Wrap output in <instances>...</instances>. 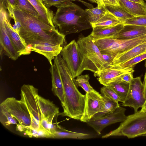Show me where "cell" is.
Returning <instances> with one entry per match:
<instances>
[{
	"label": "cell",
	"instance_id": "19",
	"mask_svg": "<svg viewBox=\"0 0 146 146\" xmlns=\"http://www.w3.org/2000/svg\"><path fill=\"white\" fill-rule=\"evenodd\" d=\"M146 34V27L133 25H125L119 33L109 38L118 39H129Z\"/></svg>",
	"mask_w": 146,
	"mask_h": 146
},
{
	"label": "cell",
	"instance_id": "45",
	"mask_svg": "<svg viewBox=\"0 0 146 146\" xmlns=\"http://www.w3.org/2000/svg\"><path fill=\"white\" fill-rule=\"evenodd\" d=\"M141 110L142 111L146 112V99Z\"/></svg>",
	"mask_w": 146,
	"mask_h": 146
},
{
	"label": "cell",
	"instance_id": "12",
	"mask_svg": "<svg viewBox=\"0 0 146 146\" xmlns=\"http://www.w3.org/2000/svg\"><path fill=\"white\" fill-rule=\"evenodd\" d=\"M84 111L80 120L86 122L96 114L102 111L104 103L102 96L95 90L86 93Z\"/></svg>",
	"mask_w": 146,
	"mask_h": 146
},
{
	"label": "cell",
	"instance_id": "25",
	"mask_svg": "<svg viewBox=\"0 0 146 146\" xmlns=\"http://www.w3.org/2000/svg\"><path fill=\"white\" fill-rule=\"evenodd\" d=\"M53 135L54 138L55 139H85L92 138V136L90 134L68 131L59 125Z\"/></svg>",
	"mask_w": 146,
	"mask_h": 146
},
{
	"label": "cell",
	"instance_id": "42",
	"mask_svg": "<svg viewBox=\"0 0 146 146\" xmlns=\"http://www.w3.org/2000/svg\"><path fill=\"white\" fill-rule=\"evenodd\" d=\"M103 57L106 62L108 66L111 62L116 54H102Z\"/></svg>",
	"mask_w": 146,
	"mask_h": 146
},
{
	"label": "cell",
	"instance_id": "8",
	"mask_svg": "<svg viewBox=\"0 0 146 146\" xmlns=\"http://www.w3.org/2000/svg\"><path fill=\"white\" fill-rule=\"evenodd\" d=\"M2 107L9 112L21 125H30L31 116L25 104L21 100L14 97L7 98L0 104Z\"/></svg>",
	"mask_w": 146,
	"mask_h": 146
},
{
	"label": "cell",
	"instance_id": "35",
	"mask_svg": "<svg viewBox=\"0 0 146 146\" xmlns=\"http://www.w3.org/2000/svg\"><path fill=\"white\" fill-rule=\"evenodd\" d=\"M42 2L47 9H50L52 6L57 8L65 5H70L73 3L69 0H41Z\"/></svg>",
	"mask_w": 146,
	"mask_h": 146
},
{
	"label": "cell",
	"instance_id": "27",
	"mask_svg": "<svg viewBox=\"0 0 146 146\" xmlns=\"http://www.w3.org/2000/svg\"><path fill=\"white\" fill-rule=\"evenodd\" d=\"M122 23L113 15L107 10L104 15L95 23L91 24L92 28L112 27Z\"/></svg>",
	"mask_w": 146,
	"mask_h": 146
},
{
	"label": "cell",
	"instance_id": "41",
	"mask_svg": "<svg viewBox=\"0 0 146 146\" xmlns=\"http://www.w3.org/2000/svg\"><path fill=\"white\" fill-rule=\"evenodd\" d=\"M133 72H130L122 76L120 78L122 81L129 84L133 78Z\"/></svg>",
	"mask_w": 146,
	"mask_h": 146
},
{
	"label": "cell",
	"instance_id": "22",
	"mask_svg": "<svg viewBox=\"0 0 146 146\" xmlns=\"http://www.w3.org/2000/svg\"><path fill=\"white\" fill-rule=\"evenodd\" d=\"M124 26L123 23H121L112 27H93L90 35L93 38L111 37L119 33L123 28Z\"/></svg>",
	"mask_w": 146,
	"mask_h": 146
},
{
	"label": "cell",
	"instance_id": "18",
	"mask_svg": "<svg viewBox=\"0 0 146 146\" xmlns=\"http://www.w3.org/2000/svg\"><path fill=\"white\" fill-rule=\"evenodd\" d=\"M49 70L51 76L52 91L59 99L63 108L65 106L63 86L58 71L54 64L51 65Z\"/></svg>",
	"mask_w": 146,
	"mask_h": 146
},
{
	"label": "cell",
	"instance_id": "13",
	"mask_svg": "<svg viewBox=\"0 0 146 146\" xmlns=\"http://www.w3.org/2000/svg\"><path fill=\"white\" fill-rule=\"evenodd\" d=\"M9 16L6 10L0 6V20L3 22L7 33L19 56L30 54L27 50L28 46L25 42L11 25Z\"/></svg>",
	"mask_w": 146,
	"mask_h": 146
},
{
	"label": "cell",
	"instance_id": "43",
	"mask_svg": "<svg viewBox=\"0 0 146 146\" xmlns=\"http://www.w3.org/2000/svg\"><path fill=\"white\" fill-rule=\"evenodd\" d=\"M145 72L144 76L143 82V93L145 98L146 99V60L145 62Z\"/></svg>",
	"mask_w": 146,
	"mask_h": 146
},
{
	"label": "cell",
	"instance_id": "29",
	"mask_svg": "<svg viewBox=\"0 0 146 146\" xmlns=\"http://www.w3.org/2000/svg\"><path fill=\"white\" fill-rule=\"evenodd\" d=\"M102 98L104 103L102 111L96 114L93 118L100 117L110 114L120 106L118 102L113 100L104 96H102Z\"/></svg>",
	"mask_w": 146,
	"mask_h": 146
},
{
	"label": "cell",
	"instance_id": "5",
	"mask_svg": "<svg viewBox=\"0 0 146 146\" xmlns=\"http://www.w3.org/2000/svg\"><path fill=\"white\" fill-rule=\"evenodd\" d=\"M124 136L128 138L146 136V112L141 110L127 116L116 129L102 136V138Z\"/></svg>",
	"mask_w": 146,
	"mask_h": 146
},
{
	"label": "cell",
	"instance_id": "23",
	"mask_svg": "<svg viewBox=\"0 0 146 146\" xmlns=\"http://www.w3.org/2000/svg\"><path fill=\"white\" fill-rule=\"evenodd\" d=\"M119 3L134 17L146 16V3L144 4L128 0H119Z\"/></svg>",
	"mask_w": 146,
	"mask_h": 146
},
{
	"label": "cell",
	"instance_id": "31",
	"mask_svg": "<svg viewBox=\"0 0 146 146\" xmlns=\"http://www.w3.org/2000/svg\"><path fill=\"white\" fill-rule=\"evenodd\" d=\"M15 6L38 18L37 11L28 0H15Z\"/></svg>",
	"mask_w": 146,
	"mask_h": 146
},
{
	"label": "cell",
	"instance_id": "37",
	"mask_svg": "<svg viewBox=\"0 0 146 146\" xmlns=\"http://www.w3.org/2000/svg\"><path fill=\"white\" fill-rule=\"evenodd\" d=\"M101 93L104 96L114 100L118 102L120 99L116 92L108 86H104L100 89Z\"/></svg>",
	"mask_w": 146,
	"mask_h": 146
},
{
	"label": "cell",
	"instance_id": "14",
	"mask_svg": "<svg viewBox=\"0 0 146 146\" xmlns=\"http://www.w3.org/2000/svg\"><path fill=\"white\" fill-rule=\"evenodd\" d=\"M134 71L133 68L109 66L101 71L97 76L100 84L107 86L108 84L119 78L123 75Z\"/></svg>",
	"mask_w": 146,
	"mask_h": 146
},
{
	"label": "cell",
	"instance_id": "28",
	"mask_svg": "<svg viewBox=\"0 0 146 146\" xmlns=\"http://www.w3.org/2000/svg\"><path fill=\"white\" fill-rule=\"evenodd\" d=\"M105 8L122 23L127 19L134 17L120 4L119 6H108Z\"/></svg>",
	"mask_w": 146,
	"mask_h": 146
},
{
	"label": "cell",
	"instance_id": "39",
	"mask_svg": "<svg viewBox=\"0 0 146 146\" xmlns=\"http://www.w3.org/2000/svg\"><path fill=\"white\" fill-rule=\"evenodd\" d=\"M0 6L3 7L8 12L12 11L15 6V0H0Z\"/></svg>",
	"mask_w": 146,
	"mask_h": 146
},
{
	"label": "cell",
	"instance_id": "20",
	"mask_svg": "<svg viewBox=\"0 0 146 146\" xmlns=\"http://www.w3.org/2000/svg\"><path fill=\"white\" fill-rule=\"evenodd\" d=\"M37 99L41 114V118L51 119L57 114H59V108L52 102L46 99L39 95Z\"/></svg>",
	"mask_w": 146,
	"mask_h": 146
},
{
	"label": "cell",
	"instance_id": "6",
	"mask_svg": "<svg viewBox=\"0 0 146 146\" xmlns=\"http://www.w3.org/2000/svg\"><path fill=\"white\" fill-rule=\"evenodd\" d=\"M93 39L102 54H117L146 42V34L129 39H118L109 37Z\"/></svg>",
	"mask_w": 146,
	"mask_h": 146
},
{
	"label": "cell",
	"instance_id": "44",
	"mask_svg": "<svg viewBox=\"0 0 146 146\" xmlns=\"http://www.w3.org/2000/svg\"><path fill=\"white\" fill-rule=\"evenodd\" d=\"M130 1L139 3L142 4H144L146 3L144 0H128Z\"/></svg>",
	"mask_w": 146,
	"mask_h": 146
},
{
	"label": "cell",
	"instance_id": "16",
	"mask_svg": "<svg viewBox=\"0 0 146 146\" xmlns=\"http://www.w3.org/2000/svg\"><path fill=\"white\" fill-rule=\"evenodd\" d=\"M31 51H33L44 56L48 60L50 65L52 60L56 56L60 54L63 48L60 45L44 43L35 44L30 46Z\"/></svg>",
	"mask_w": 146,
	"mask_h": 146
},
{
	"label": "cell",
	"instance_id": "40",
	"mask_svg": "<svg viewBox=\"0 0 146 146\" xmlns=\"http://www.w3.org/2000/svg\"><path fill=\"white\" fill-rule=\"evenodd\" d=\"M40 123L41 126L43 129L48 133L51 134L50 131V123L48 118L42 117Z\"/></svg>",
	"mask_w": 146,
	"mask_h": 146
},
{
	"label": "cell",
	"instance_id": "33",
	"mask_svg": "<svg viewBox=\"0 0 146 146\" xmlns=\"http://www.w3.org/2000/svg\"><path fill=\"white\" fill-rule=\"evenodd\" d=\"M90 77L88 74L80 75L74 80L75 83L78 87H81L86 93L95 90L89 83Z\"/></svg>",
	"mask_w": 146,
	"mask_h": 146
},
{
	"label": "cell",
	"instance_id": "11",
	"mask_svg": "<svg viewBox=\"0 0 146 146\" xmlns=\"http://www.w3.org/2000/svg\"><path fill=\"white\" fill-rule=\"evenodd\" d=\"M125 108L119 106L112 112L98 118H92L86 123L99 134L107 126L122 122L126 118Z\"/></svg>",
	"mask_w": 146,
	"mask_h": 146
},
{
	"label": "cell",
	"instance_id": "10",
	"mask_svg": "<svg viewBox=\"0 0 146 146\" xmlns=\"http://www.w3.org/2000/svg\"><path fill=\"white\" fill-rule=\"evenodd\" d=\"M21 90L20 100L26 106L31 117H34L40 124L41 114L37 99L38 89L33 85L24 84Z\"/></svg>",
	"mask_w": 146,
	"mask_h": 146
},
{
	"label": "cell",
	"instance_id": "24",
	"mask_svg": "<svg viewBox=\"0 0 146 146\" xmlns=\"http://www.w3.org/2000/svg\"><path fill=\"white\" fill-rule=\"evenodd\" d=\"M17 130L23 132L29 137L46 138H54L53 135L46 131L41 127L38 130L35 129L30 126H27L18 123L16 127Z\"/></svg>",
	"mask_w": 146,
	"mask_h": 146
},
{
	"label": "cell",
	"instance_id": "26",
	"mask_svg": "<svg viewBox=\"0 0 146 146\" xmlns=\"http://www.w3.org/2000/svg\"><path fill=\"white\" fill-rule=\"evenodd\" d=\"M107 86L116 92L120 98V102L124 101L128 91L129 84L122 81L120 78L109 83Z\"/></svg>",
	"mask_w": 146,
	"mask_h": 146
},
{
	"label": "cell",
	"instance_id": "32",
	"mask_svg": "<svg viewBox=\"0 0 146 146\" xmlns=\"http://www.w3.org/2000/svg\"><path fill=\"white\" fill-rule=\"evenodd\" d=\"M17 120L7 110L0 107V121L5 127H7L11 124H18Z\"/></svg>",
	"mask_w": 146,
	"mask_h": 146
},
{
	"label": "cell",
	"instance_id": "7",
	"mask_svg": "<svg viewBox=\"0 0 146 146\" xmlns=\"http://www.w3.org/2000/svg\"><path fill=\"white\" fill-rule=\"evenodd\" d=\"M60 54L74 78L85 70L84 59L78 44L75 40L64 46Z\"/></svg>",
	"mask_w": 146,
	"mask_h": 146
},
{
	"label": "cell",
	"instance_id": "1",
	"mask_svg": "<svg viewBox=\"0 0 146 146\" xmlns=\"http://www.w3.org/2000/svg\"><path fill=\"white\" fill-rule=\"evenodd\" d=\"M10 17L19 23L17 32L27 46L48 43L63 46L65 36L55 27L48 25L38 18L15 6L8 13Z\"/></svg>",
	"mask_w": 146,
	"mask_h": 146
},
{
	"label": "cell",
	"instance_id": "2",
	"mask_svg": "<svg viewBox=\"0 0 146 146\" xmlns=\"http://www.w3.org/2000/svg\"><path fill=\"white\" fill-rule=\"evenodd\" d=\"M54 61L62 82L65 98L63 111L59 115L80 120L84 111L85 95L78 89L74 78L60 54L54 58Z\"/></svg>",
	"mask_w": 146,
	"mask_h": 146
},
{
	"label": "cell",
	"instance_id": "3",
	"mask_svg": "<svg viewBox=\"0 0 146 146\" xmlns=\"http://www.w3.org/2000/svg\"><path fill=\"white\" fill-rule=\"evenodd\" d=\"M53 19L56 28L66 35L92 28L85 10L72 3L57 8Z\"/></svg>",
	"mask_w": 146,
	"mask_h": 146
},
{
	"label": "cell",
	"instance_id": "15",
	"mask_svg": "<svg viewBox=\"0 0 146 146\" xmlns=\"http://www.w3.org/2000/svg\"><path fill=\"white\" fill-rule=\"evenodd\" d=\"M145 52L146 42L139 44L125 51L117 54L109 66H118L133 58Z\"/></svg>",
	"mask_w": 146,
	"mask_h": 146
},
{
	"label": "cell",
	"instance_id": "46",
	"mask_svg": "<svg viewBox=\"0 0 146 146\" xmlns=\"http://www.w3.org/2000/svg\"><path fill=\"white\" fill-rule=\"evenodd\" d=\"M70 1H78L79 0H69Z\"/></svg>",
	"mask_w": 146,
	"mask_h": 146
},
{
	"label": "cell",
	"instance_id": "4",
	"mask_svg": "<svg viewBox=\"0 0 146 146\" xmlns=\"http://www.w3.org/2000/svg\"><path fill=\"white\" fill-rule=\"evenodd\" d=\"M77 42L84 60L85 70L94 72L96 76L102 70L108 67L98 47L89 35L81 36Z\"/></svg>",
	"mask_w": 146,
	"mask_h": 146
},
{
	"label": "cell",
	"instance_id": "36",
	"mask_svg": "<svg viewBox=\"0 0 146 146\" xmlns=\"http://www.w3.org/2000/svg\"><path fill=\"white\" fill-rule=\"evenodd\" d=\"M145 59L146 52L138 55L118 66L124 68H133L137 64Z\"/></svg>",
	"mask_w": 146,
	"mask_h": 146
},
{
	"label": "cell",
	"instance_id": "38",
	"mask_svg": "<svg viewBox=\"0 0 146 146\" xmlns=\"http://www.w3.org/2000/svg\"><path fill=\"white\" fill-rule=\"evenodd\" d=\"M98 8L108 6H119V0H96Z\"/></svg>",
	"mask_w": 146,
	"mask_h": 146
},
{
	"label": "cell",
	"instance_id": "21",
	"mask_svg": "<svg viewBox=\"0 0 146 146\" xmlns=\"http://www.w3.org/2000/svg\"><path fill=\"white\" fill-rule=\"evenodd\" d=\"M28 0L37 11L38 19L44 23L55 27L52 21L54 16L53 11L46 8L41 0Z\"/></svg>",
	"mask_w": 146,
	"mask_h": 146
},
{
	"label": "cell",
	"instance_id": "17",
	"mask_svg": "<svg viewBox=\"0 0 146 146\" xmlns=\"http://www.w3.org/2000/svg\"><path fill=\"white\" fill-rule=\"evenodd\" d=\"M0 43L1 50L9 58L15 60L19 57L6 31L3 21L0 19Z\"/></svg>",
	"mask_w": 146,
	"mask_h": 146
},
{
	"label": "cell",
	"instance_id": "34",
	"mask_svg": "<svg viewBox=\"0 0 146 146\" xmlns=\"http://www.w3.org/2000/svg\"><path fill=\"white\" fill-rule=\"evenodd\" d=\"M124 25H133L146 27V16L134 17L123 23Z\"/></svg>",
	"mask_w": 146,
	"mask_h": 146
},
{
	"label": "cell",
	"instance_id": "30",
	"mask_svg": "<svg viewBox=\"0 0 146 146\" xmlns=\"http://www.w3.org/2000/svg\"><path fill=\"white\" fill-rule=\"evenodd\" d=\"M85 10L91 24L98 21L104 15L107 11L105 7L98 8L97 6L94 8L86 9Z\"/></svg>",
	"mask_w": 146,
	"mask_h": 146
},
{
	"label": "cell",
	"instance_id": "9",
	"mask_svg": "<svg viewBox=\"0 0 146 146\" xmlns=\"http://www.w3.org/2000/svg\"><path fill=\"white\" fill-rule=\"evenodd\" d=\"M146 99L143 93V86L141 78L137 77L133 78L129 84L128 91L122 106L133 108L134 112L138 111L144 104Z\"/></svg>",
	"mask_w": 146,
	"mask_h": 146
}]
</instances>
